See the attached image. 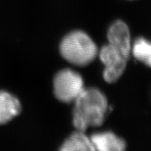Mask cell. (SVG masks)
Returning <instances> with one entry per match:
<instances>
[{
  "label": "cell",
  "mask_w": 151,
  "mask_h": 151,
  "mask_svg": "<svg viewBox=\"0 0 151 151\" xmlns=\"http://www.w3.org/2000/svg\"><path fill=\"white\" fill-rule=\"evenodd\" d=\"M94 150L99 151H122L126 148L123 139L111 132L95 133L90 137Z\"/></svg>",
  "instance_id": "obj_6"
},
{
  "label": "cell",
  "mask_w": 151,
  "mask_h": 151,
  "mask_svg": "<svg viewBox=\"0 0 151 151\" xmlns=\"http://www.w3.org/2000/svg\"><path fill=\"white\" fill-rule=\"evenodd\" d=\"M60 53L65 59L73 65H89L98 54L97 45L86 33L74 31L62 39L60 46Z\"/></svg>",
  "instance_id": "obj_2"
},
{
  "label": "cell",
  "mask_w": 151,
  "mask_h": 151,
  "mask_svg": "<svg viewBox=\"0 0 151 151\" xmlns=\"http://www.w3.org/2000/svg\"><path fill=\"white\" fill-rule=\"evenodd\" d=\"M107 37L109 44L114 47L129 59L132 44L129 29L127 24L121 20H117L109 27Z\"/></svg>",
  "instance_id": "obj_5"
},
{
  "label": "cell",
  "mask_w": 151,
  "mask_h": 151,
  "mask_svg": "<svg viewBox=\"0 0 151 151\" xmlns=\"http://www.w3.org/2000/svg\"><path fill=\"white\" fill-rule=\"evenodd\" d=\"M62 151H94V148L90 137L84 134V132H74L62 145Z\"/></svg>",
  "instance_id": "obj_8"
},
{
  "label": "cell",
  "mask_w": 151,
  "mask_h": 151,
  "mask_svg": "<svg viewBox=\"0 0 151 151\" xmlns=\"http://www.w3.org/2000/svg\"><path fill=\"white\" fill-rule=\"evenodd\" d=\"M131 52L136 59L151 67V42L139 38L132 46Z\"/></svg>",
  "instance_id": "obj_9"
},
{
  "label": "cell",
  "mask_w": 151,
  "mask_h": 151,
  "mask_svg": "<svg viewBox=\"0 0 151 151\" xmlns=\"http://www.w3.org/2000/svg\"><path fill=\"white\" fill-rule=\"evenodd\" d=\"M22 111L21 104L17 97L6 91H0V124H7L18 116Z\"/></svg>",
  "instance_id": "obj_7"
},
{
  "label": "cell",
  "mask_w": 151,
  "mask_h": 151,
  "mask_svg": "<svg viewBox=\"0 0 151 151\" xmlns=\"http://www.w3.org/2000/svg\"><path fill=\"white\" fill-rule=\"evenodd\" d=\"M74 103L73 124L77 130L85 132L88 127H99L103 124L108 101L100 90L84 88Z\"/></svg>",
  "instance_id": "obj_1"
},
{
  "label": "cell",
  "mask_w": 151,
  "mask_h": 151,
  "mask_svg": "<svg viewBox=\"0 0 151 151\" xmlns=\"http://www.w3.org/2000/svg\"><path fill=\"white\" fill-rule=\"evenodd\" d=\"M99 58L104 65V80L110 83L118 81L125 70L127 58L109 43L101 48Z\"/></svg>",
  "instance_id": "obj_4"
},
{
  "label": "cell",
  "mask_w": 151,
  "mask_h": 151,
  "mask_svg": "<svg viewBox=\"0 0 151 151\" xmlns=\"http://www.w3.org/2000/svg\"><path fill=\"white\" fill-rule=\"evenodd\" d=\"M82 76L71 69H63L54 78L53 90L55 97L60 101H74L84 90Z\"/></svg>",
  "instance_id": "obj_3"
}]
</instances>
